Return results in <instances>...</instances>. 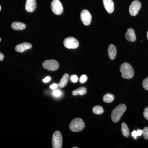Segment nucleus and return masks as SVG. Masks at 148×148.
I'll return each mask as SVG.
<instances>
[{"instance_id": "obj_8", "label": "nucleus", "mask_w": 148, "mask_h": 148, "mask_svg": "<svg viewBox=\"0 0 148 148\" xmlns=\"http://www.w3.org/2000/svg\"><path fill=\"white\" fill-rule=\"evenodd\" d=\"M142 6V4L140 1L135 0L133 1L130 6L129 12L130 15L135 16L138 14Z\"/></svg>"}, {"instance_id": "obj_32", "label": "nucleus", "mask_w": 148, "mask_h": 148, "mask_svg": "<svg viewBox=\"0 0 148 148\" xmlns=\"http://www.w3.org/2000/svg\"><path fill=\"white\" fill-rule=\"evenodd\" d=\"M73 148H78L77 147H74Z\"/></svg>"}, {"instance_id": "obj_15", "label": "nucleus", "mask_w": 148, "mask_h": 148, "mask_svg": "<svg viewBox=\"0 0 148 148\" xmlns=\"http://www.w3.org/2000/svg\"><path fill=\"white\" fill-rule=\"evenodd\" d=\"M69 75L67 73L64 74L58 83V86L60 88H64L67 85L69 79Z\"/></svg>"}, {"instance_id": "obj_18", "label": "nucleus", "mask_w": 148, "mask_h": 148, "mask_svg": "<svg viewBox=\"0 0 148 148\" xmlns=\"http://www.w3.org/2000/svg\"><path fill=\"white\" fill-rule=\"evenodd\" d=\"M114 100V96L111 93H107L104 95L103 100L105 103H112Z\"/></svg>"}, {"instance_id": "obj_26", "label": "nucleus", "mask_w": 148, "mask_h": 148, "mask_svg": "<svg viewBox=\"0 0 148 148\" xmlns=\"http://www.w3.org/2000/svg\"><path fill=\"white\" fill-rule=\"evenodd\" d=\"M143 115L145 118L148 121V107L145 109L143 112Z\"/></svg>"}, {"instance_id": "obj_20", "label": "nucleus", "mask_w": 148, "mask_h": 148, "mask_svg": "<svg viewBox=\"0 0 148 148\" xmlns=\"http://www.w3.org/2000/svg\"><path fill=\"white\" fill-rule=\"evenodd\" d=\"M92 112L95 114L101 115L104 112L103 107L100 106H96L93 107Z\"/></svg>"}, {"instance_id": "obj_34", "label": "nucleus", "mask_w": 148, "mask_h": 148, "mask_svg": "<svg viewBox=\"0 0 148 148\" xmlns=\"http://www.w3.org/2000/svg\"><path fill=\"white\" fill-rule=\"evenodd\" d=\"M1 38H0V42L1 41Z\"/></svg>"}, {"instance_id": "obj_5", "label": "nucleus", "mask_w": 148, "mask_h": 148, "mask_svg": "<svg viewBox=\"0 0 148 148\" xmlns=\"http://www.w3.org/2000/svg\"><path fill=\"white\" fill-rule=\"evenodd\" d=\"M64 44L68 49H76L79 46V42L75 38L69 37L64 40Z\"/></svg>"}, {"instance_id": "obj_11", "label": "nucleus", "mask_w": 148, "mask_h": 148, "mask_svg": "<svg viewBox=\"0 0 148 148\" xmlns=\"http://www.w3.org/2000/svg\"><path fill=\"white\" fill-rule=\"evenodd\" d=\"M37 7V3L36 0H27L26 2V10L29 12H32L35 10Z\"/></svg>"}, {"instance_id": "obj_6", "label": "nucleus", "mask_w": 148, "mask_h": 148, "mask_svg": "<svg viewBox=\"0 0 148 148\" xmlns=\"http://www.w3.org/2000/svg\"><path fill=\"white\" fill-rule=\"evenodd\" d=\"M52 12L56 15H61L64 9L62 4L59 0H53L51 4Z\"/></svg>"}, {"instance_id": "obj_30", "label": "nucleus", "mask_w": 148, "mask_h": 148, "mask_svg": "<svg viewBox=\"0 0 148 148\" xmlns=\"http://www.w3.org/2000/svg\"><path fill=\"white\" fill-rule=\"evenodd\" d=\"M4 58V55L3 53L0 52V61H2Z\"/></svg>"}, {"instance_id": "obj_1", "label": "nucleus", "mask_w": 148, "mask_h": 148, "mask_svg": "<svg viewBox=\"0 0 148 148\" xmlns=\"http://www.w3.org/2000/svg\"><path fill=\"white\" fill-rule=\"evenodd\" d=\"M122 77L126 79H131L134 77L135 71L132 66L128 63H123L120 68Z\"/></svg>"}, {"instance_id": "obj_31", "label": "nucleus", "mask_w": 148, "mask_h": 148, "mask_svg": "<svg viewBox=\"0 0 148 148\" xmlns=\"http://www.w3.org/2000/svg\"><path fill=\"white\" fill-rule=\"evenodd\" d=\"M147 38L148 39V31L147 32Z\"/></svg>"}, {"instance_id": "obj_16", "label": "nucleus", "mask_w": 148, "mask_h": 148, "mask_svg": "<svg viewBox=\"0 0 148 148\" xmlns=\"http://www.w3.org/2000/svg\"><path fill=\"white\" fill-rule=\"evenodd\" d=\"M12 28L14 30H23L26 28V24L21 22H14L11 24Z\"/></svg>"}, {"instance_id": "obj_2", "label": "nucleus", "mask_w": 148, "mask_h": 148, "mask_svg": "<svg viewBox=\"0 0 148 148\" xmlns=\"http://www.w3.org/2000/svg\"><path fill=\"white\" fill-rule=\"evenodd\" d=\"M127 107L125 105L121 104L117 106L111 113V119L114 123L119 121L123 114L125 112Z\"/></svg>"}, {"instance_id": "obj_12", "label": "nucleus", "mask_w": 148, "mask_h": 148, "mask_svg": "<svg viewBox=\"0 0 148 148\" xmlns=\"http://www.w3.org/2000/svg\"><path fill=\"white\" fill-rule=\"evenodd\" d=\"M126 39L130 42H134L136 40V34L134 29L130 28L127 29L125 35Z\"/></svg>"}, {"instance_id": "obj_19", "label": "nucleus", "mask_w": 148, "mask_h": 148, "mask_svg": "<svg viewBox=\"0 0 148 148\" xmlns=\"http://www.w3.org/2000/svg\"><path fill=\"white\" fill-rule=\"evenodd\" d=\"M86 91L87 90H86V88L85 87H81L73 91L72 94L73 95H84L86 93Z\"/></svg>"}, {"instance_id": "obj_33", "label": "nucleus", "mask_w": 148, "mask_h": 148, "mask_svg": "<svg viewBox=\"0 0 148 148\" xmlns=\"http://www.w3.org/2000/svg\"><path fill=\"white\" fill-rule=\"evenodd\" d=\"M1 10V6H0V11Z\"/></svg>"}, {"instance_id": "obj_28", "label": "nucleus", "mask_w": 148, "mask_h": 148, "mask_svg": "<svg viewBox=\"0 0 148 148\" xmlns=\"http://www.w3.org/2000/svg\"><path fill=\"white\" fill-rule=\"evenodd\" d=\"M50 77L48 76L46 77L43 80V82L45 83H48V82H49L50 81Z\"/></svg>"}, {"instance_id": "obj_3", "label": "nucleus", "mask_w": 148, "mask_h": 148, "mask_svg": "<svg viewBox=\"0 0 148 148\" xmlns=\"http://www.w3.org/2000/svg\"><path fill=\"white\" fill-rule=\"evenodd\" d=\"M84 122L82 119L79 118L73 120L69 125V128L73 132H80L84 129Z\"/></svg>"}, {"instance_id": "obj_27", "label": "nucleus", "mask_w": 148, "mask_h": 148, "mask_svg": "<svg viewBox=\"0 0 148 148\" xmlns=\"http://www.w3.org/2000/svg\"><path fill=\"white\" fill-rule=\"evenodd\" d=\"M71 79L72 82L76 83L77 82L78 79V77L77 75H73L71 77Z\"/></svg>"}, {"instance_id": "obj_9", "label": "nucleus", "mask_w": 148, "mask_h": 148, "mask_svg": "<svg viewBox=\"0 0 148 148\" xmlns=\"http://www.w3.org/2000/svg\"><path fill=\"white\" fill-rule=\"evenodd\" d=\"M80 18L84 24L86 26H88L91 22L92 16L88 10H83L81 13Z\"/></svg>"}, {"instance_id": "obj_25", "label": "nucleus", "mask_w": 148, "mask_h": 148, "mask_svg": "<svg viewBox=\"0 0 148 148\" xmlns=\"http://www.w3.org/2000/svg\"><path fill=\"white\" fill-rule=\"evenodd\" d=\"M87 79L88 77L86 75H82L81 77L80 78V82L81 83H84L85 82L87 81Z\"/></svg>"}, {"instance_id": "obj_4", "label": "nucleus", "mask_w": 148, "mask_h": 148, "mask_svg": "<svg viewBox=\"0 0 148 148\" xmlns=\"http://www.w3.org/2000/svg\"><path fill=\"white\" fill-rule=\"evenodd\" d=\"M63 144V137L61 132L56 131L53 133L52 138V147L53 148H62Z\"/></svg>"}, {"instance_id": "obj_17", "label": "nucleus", "mask_w": 148, "mask_h": 148, "mask_svg": "<svg viewBox=\"0 0 148 148\" xmlns=\"http://www.w3.org/2000/svg\"><path fill=\"white\" fill-rule=\"evenodd\" d=\"M121 131L123 135L126 138H128L130 136L129 128L127 124L125 122L123 123L121 125Z\"/></svg>"}, {"instance_id": "obj_14", "label": "nucleus", "mask_w": 148, "mask_h": 148, "mask_svg": "<svg viewBox=\"0 0 148 148\" xmlns=\"http://www.w3.org/2000/svg\"><path fill=\"white\" fill-rule=\"evenodd\" d=\"M108 53L109 57L111 59H114L117 54V49L115 46L113 44L110 45L108 48Z\"/></svg>"}, {"instance_id": "obj_23", "label": "nucleus", "mask_w": 148, "mask_h": 148, "mask_svg": "<svg viewBox=\"0 0 148 148\" xmlns=\"http://www.w3.org/2000/svg\"><path fill=\"white\" fill-rule=\"evenodd\" d=\"M142 85L144 89L148 91V77L143 80Z\"/></svg>"}, {"instance_id": "obj_13", "label": "nucleus", "mask_w": 148, "mask_h": 148, "mask_svg": "<svg viewBox=\"0 0 148 148\" xmlns=\"http://www.w3.org/2000/svg\"><path fill=\"white\" fill-rule=\"evenodd\" d=\"M32 44L29 43H22L18 45L15 47V50L17 52L21 53L27 49H30L32 47Z\"/></svg>"}, {"instance_id": "obj_7", "label": "nucleus", "mask_w": 148, "mask_h": 148, "mask_svg": "<svg viewBox=\"0 0 148 148\" xmlns=\"http://www.w3.org/2000/svg\"><path fill=\"white\" fill-rule=\"evenodd\" d=\"M44 69L51 71H55L58 69L59 64L57 61L53 59L45 61L42 64Z\"/></svg>"}, {"instance_id": "obj_21", "label": "nucleus", "mask_w": 148, "mask_h": 148, "mask_svg": "<svg viewBox=\"0 0 148 148\" xmlns=\"http://www.w3.org/2000/svg\"><path fill=\"white\" fill-rule=\"evenodd\" d=\"M142 135L145 140H148V127H145L142 130Z\"/></svg>"}, {"instance_id": "obj_29", "label": "nucleus", "mask_w": 148, "mask_h": 148, "mask_svg": "<svg viewBox=\"0 0 148 148\" xmlns=\"http://www.w3.org/2000/svg\"><path fill=\"white\" fill-rule=\"evenodd\" d=\"M58 86V84H53L51 85L50 86V87L51 89L54 90V89H56V88H57Z\"/></svg>"}, {"instance_id": "obj_22", "label": "nucleus", "mask_w": 148, "mask_h": 148, "mask_svg": "<svg viewBox=\"0 0 148 148\" xmlns=\"http://www.w3.org/2000/svg\"><path fill=\"white\" fill-rule=\"evenodd\" d=\"M142 135V130H139L138 131L134 130V131L132 132V134H131L132 137H133V138H135V139H137V138L138 136H141Z\"/></svg>"}, {"instance_id": "obj_24", "label": "nucleus", "mask_w": 148, "mask_h": 148, "mask_svg": "<svg viewBox=\"0 0 148 148\" xmlns=\"http://www.w3.org/2000/svg\"><path fill=\"white\" fill-rule=\"evenodd\" d=\"M61 93H62V92H61L60 90H55V89H54V90H53V92H52V94H53V96H55L56 97H60L61 95Z\"/></svg>"}, {"instance_id": "obj_10", "label": "nucleus", "mask_w": 148, "mask_h": 148, "mask_svg": "<svg viewBox=\"0 0 148 148\" xmlns=\"http://www.w3.org/2000/svg\"><path fill=\"white\" fill-rule=\"evenodd\" d=\"M105 8L109 13H113L114 10V5L113 0H103Z\"/></svg>"}]
</instances>
